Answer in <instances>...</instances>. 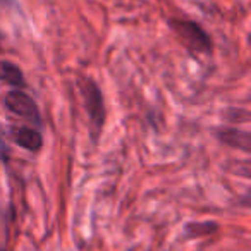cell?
I'll return each mask as SVG.
<instances>
[{"instance_id":"obj_1","label":"cell","mask_w":251,"mask_h":251,"mask_svg":"<svg viewBox=\"0 0 251 251\" xmlns=\"http://www.w3.org/2000/svg\"><path fill=\"white\" fill-rule=\"evenodd\" d=\"M172 26L184 47H188L191 52L208 53L212 50V40L200 25L193 21H172Z\"/></svg>"},{"instance_id":"obj_2","label":"cell","mask_w":251,"mask_h":251,"mask_svg":"<svg viewBox=\"0 0 251 251\" xmlns=\"http://www.w3.org/2000/svg\"><path fill=\"white\" fill-rule=\"evenodd\" d=\"M81 93L84 98V107L90 115V121L97 131H101V126L105 121V107H103V98H101L100 88L97 86L93 79L90 77H81L79 81Z\"/></svg>"},{"instance_id":"obj_3","label":"cell","mask_w":251,"mask_h":251,"mask_svg":"<svg viewBox=\"0 0 251 251\" xmlns=\"http://www.w3.org/2000/svg\"><path fill=\"white\" fill-rule=\"evenodd\" d=\"M5 105H7L9 110H12L14 114L21 115V117L28 119V121L35 122V124H42V117H40L38 105L35 103L29 95L23 93V91L16 90L7 93L5 97Z\"/></svg>"},{"instance_id":"obj_4","label":"cell","mask_w":251,"mask_h":251,"mask_svg":"<svg viewBox=\"0 0 251 251\" xmlns=\"http://www.w3.org/2000/svg\"><path fill=\"white\" fill-rule=\"evenodd\" d=\"M14 134V141L23 147L25 150H29V151H38L43 145V138H42V133L33 127H18V129L12 131Z\"/></svg>"},{"instance_id":"obj_5","label":"cell","mask_w":251,"mask_h":251,"mask_svg":"<svg viewBox=\"0 0 251 251\" xmlns=\"http://www.w3.org/2000/svg\"><path fill=\"white\" fill-rule=\"evenodd\" d=\"M0 81L11 84V86H25V76L21 69L9 60H0Z\"/></svg>"},{"instance_id":"obj_6","label":"cell","mask_w":251,"mask_h":251,"mask_svg":"<svg viewBox=\"0 0 251 251\" xmlns=\"http://www.w3.org/2000/svg\"><path fill=\"white\" fill-rule=\"evenodd\" d=\"M244 134L248 133H241V131H226V133L220 134V138H222V141H226V143L232 145V147H237V148H243V150H250V141H241L239 138H243Z\"/></svg>"},{"instance_id":"obj_7","label":"cell","mask_w":251,"mask_h":251,"mask_svg":"<svg viewBox=\"0 0 251 251\" xmlns=\"http://www.w3.org/2000/svg\"><path fill=\"white\" fill-rule=\"evenodd\" d=\"M215 229H217V226L212 222H198V224H191V226H188L186 232H188L189 236H208V234Z\"/></svg>"}]
</instances>
